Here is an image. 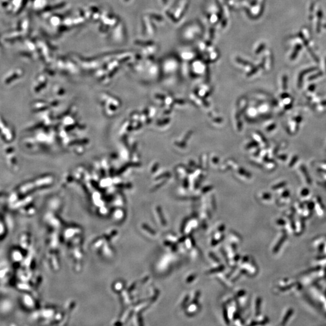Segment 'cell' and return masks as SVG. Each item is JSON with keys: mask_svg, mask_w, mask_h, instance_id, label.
<instances>
[{"mask_svg": "<svg viewBox=\"0 0 326 326\" xmlns=\"http://www.w3.org/2000/svg\"><path fill=\"white\" fill-rule=\"evenodd\" d=\"M194 279H195V276H194V275H192V276H190V277H189L188 278V279L187 280V281L188 283H189V282H190V281H193V280Z\"/></svg>", "mask_w": 326, "mask_h": 326, "instance_id": "5b68a950", "label": "cell"}, {"mask_svg": "<svg viewBox=\"0 0 326 326\" xmlns=\"http://www.w3.org/2000/svg\"><path fill=\"white\" fill-rule=\"evenodd\" d=\"M224 269V266L223 265H222V266H219V267H218V268H215V269H213L210 270V271H209V273H210H210H211V274H213V273H214L220 272V271H223Z\"/></svg>", "mask_w": 326, "mask_h": 326, "instance_id": "7a4b0ae2", "label": "cell"}, {"mask_svg": "<svg viewBox=\"0 0 326 326\" xmlns=\"http://www.w3.org/2000/svg\"><path fill=\"white\" fill-rule=\"evenodd\" d=\"M224 319L226 321V323L227 324H229L228 318V315H227V311L226 308H224Z\"/></svg>", "mask_w": 326, "mask_h": 326, "instance_id": "3957f363", "label": "cell"}, {"mask_svg": "<svg viewBox=\"0 0 326 326\" xmlns=\"http://www.w3.org/2000/svg\"><path fill=\"white\" fill-rule=\"evenodd\" d=\"M210 256L211 258H213V259L214 260H215L216 262H219V259L216 256H214L213 253H211V252L210 253Z\"/></svg>", "mask_w": 326, "mask_h": 326, "instance_id": "277c9868", "label": "cell"}, {"mask_svg": "<svg viewBox=\"0 0 326 326\" xmlns=\"http://www.w3.org/2000/svg\"><path fill=\"white\" fill-rule=\"evenodd\" d=\"M260 304H261V299L260 298H258L256 301V315H258L260 314Z\"/></svg>", "mask_w": 326, "mask_h": 326, "instance_id": "6da1fadb", "label": "cell"}]
</instances>
